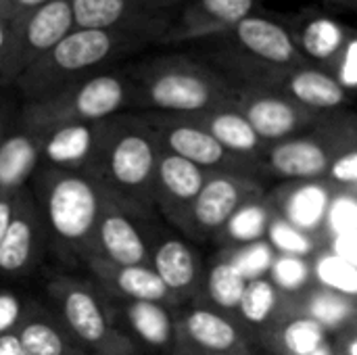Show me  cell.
Here are the masks:
<instances>
[{"instance_id": "d6986e66", "label": "cell", "mask_w": 357, "mask_h": 355, "mask_svg": "<svg viewBox=\"0 0 357 355\" xmlns=\"http://www.w3.org/2000/svg\"><path fill=\"white\" fill-rule=\"evenodd\" d=\"M134 218L132 211L117 201H111L96 226L92 247L86 255H96L119 266H151V247Z\"/></svg>"}, {"instance_id": "7a4b0ae2", "label": "cell", "mask_w": 357, "mask_h": 355, "mask_svg": "<svg viewBox=\"0 0 357 355\" xmlns=\"http://www.w3.org/2000/svg\"><path fill=\"white\" fill-rule=\"evenodd\" d=\"M132 107L142 113L197 115L234 103L236 88L209 63L188 54H161L126 69Z\"/></svg>"}, {"instance_id": "836d02e7", "label": "cell", "mask_w": 357, "mask_h": 355, "mask_svg": "<svg viewBox=\"0 0 357 355\" xmlns=\"http://www.w3.org/2000/svg\"><path fill=\"white\" fill-rule=\"evenodd\" d=\"M354 299L335 291H318L307 301V316L324 328H337L354 314Z\"/></svg>"}, {"instance_id": "bcb514c9", "label": "cell", "mask_w": 357, "mask_h": 355, "mask_svg": "<svg viewBox=\"0 0 357 355\" xmlns=\"http://www.w3.org/2000/svg\"><path fill=\"white\" fill-rule=\"evenodd\" d=\"M10 21L2 19L0 17V63H2V56H4V50H6V44H8V36H10Z\"/></svg>"}, {"instance_id": "f6af8a7d", "label": "cell", "mask_w": 357, "mask_h": 355, "mask_svg": "<svg viewBox=\"0 0 357 355\" xmlns=\"http://www.w3.org/2000/svg\"><path fill=\"white\" fill-rule=\"evenodd\" d=\"M13 113H15L13 103H10V100L0 92V138H2V134H4V130H6V126H8V121H10Z\"/></svg>"}, {"instance_id": "ac0fdd59", "label": "cell", "mask_w": 357, "mask_h": 355, "mask_svg": "<svg viewBox=\"0 0 357 355\" xmlns=\"http://www.w3.org/2000/svg\"><path fill=\"white\" fill-rule=\"evenodd\" d=\"M209 172L203 167L161 151L155 172V186H153V203L155 209L163 213L176 228L186 234L188 218L195 199L199 197L201 188L205 186Z\"/></svg>"}, {"instance_id": "b9f144b4", "label": "cell", "mask_w": 357, "mask_h": 355, "mask_svg": "<svg viewBox=\"0 0 357 355\" xmlns=\"http://www.w3.org/2000/svg\"><path fill=\"white\" fill-rule=\"evenodd\" d=\"M335 255L357 266V236H339L335 239Z\"/></svg>"}, {"instance_id": "5bb4252c", "label": "cell", "mask_w": 357, "mask_h": 355, "mask_svg": "<svg viewBox=\"0 0 357 355\" xmlns=\"http://www.w3.org/2000/svg\"><path fill=\"white\" fill-rule=\"evenodd\" d=\"M172 355H253L241 324L209 308L192 305L176 316V343Z\"/></svg>"}, {"instance_id": "4fadbf2b", "label": "cell", "mask_w": 357, "mask_h": 355, "mask_svg": "<svg viewBox=\"0 0 357 355\" xmlns=\"http://www.w3.org/2000/svg\"><path fill=\"white\" fill-rule=\"evenodd\" d=\"M259 197L261 188L249 176L209 172L205 186L192 203L186 234L195 239L220 234L243 205L259 201Z\"/></svg>"}, {"instance_id": "74e56055", "label": "cell", "mask_w": 357, "mask_h": 355, "mask_svg": "<svg viewBox=\"0 0 357 355\" xmlns=\"http://www.w3.org/2000/svg\"><path fill=\"white\" fill-rule=\"evenodd\" d=\"M324 226L335 239L357 236V197H354V195L335 197L331 201Z\"/></svg>"}, {"instance_id": "ee69618b", "label": "cell", "mask_w": 357, "mask_h": 355, "mask_svg": "<svg viewBox=\"0 0 357 355\" xmlns=\"http://www.w3.org/2000/svg\"><path fill=\"white\" fill-rule=\"evenodd\" d=\"M0 355H27L17 333H6L0 335Z\"/></svg>"}, {"instance_id": "2e32d148", "label": "cell", "mask_w": 357, "mask_h": 355, "mask_svg": "<svg viewBox=\"0 0 357 355\" xmlns=\"http://www.w3.org/2000/svg\"><path fill=\"white\" fill-rule=\"evenodd\" d=\"M48 241L40 207L29 188L15 199V211L0 243V276L19 278L33 270Z\"/></svg>"}, {"instance_id": "c3c4849f", "label": "cell", "mask_w": 357, "mask_h": 355, "mask_svg": "<svg viewBox=\"0 0 357 355\" xmlns=\"http://www.w3.org/2000/svg\"><path fill=\"white\" fill-rule=\"evenodd\" d=\"M349 355H357V339L351 343V347H349Z\"/></svg>"}, {"instance_id": "30bf717a", "label": "cell", "mask_w": 357, "mask_h": 355, "mask_svg": "<svg viewBox=\"0 0 357 355\" xmlns=\"http://www.w3.org/2000/svg\"><path fill=\"white\" fill-rule=\"evenodd\" d=\"M142 117L155 132L161 151L178 155V157L203 167L205 172H226V174L247 176L245 169L251 165V159H245V157H238V155H232L230 151H226L190 115L142 113Z\"/></svg>"}, {"instance_id": "277c9868", "label": "cell", "mask_w": 357, "mask_h": 355, "mask_svg": "<svg viewBox=\"0 0 357 355\" xmlns=\"http://www.w3.org/2000/svg\"><path fill=\"white\" fill-rule=\"evenodd\" d=\"M203 44H207L209 65L234 86L274 90L287 71L312 65L297 48L289 25L259 13Z\"/></svg>"}, {"instance_id": "ffe728a7", "label": "cell", "mask_w": 357, "mask_h": 355, "mask_svg": "<svg viewBox=\"0 0 357 355\" xmlns=\"http://www.w3.org/2000/svg\"><path fill=\"white\" fill-rule=\"evenodd\" d=\"M96 280V287L107 295L123 301H151L176 308V299L157 276L153 266H119L96 255L82 259Z\"/></svg>"}, {"instance_id": "7dc6e473", "label": "cell", "mask_w": 357, "mask_h": 355, "mask_svg": "<svg viewBox=\"0 0 357 355\" xmlns=\"http://www.w3.org/2000/svg\"><path fill=\"white\" fill-rule=\"evenodd\" d=\"M326 4H333V6H341V8H351L357 10V0H322Z\"/></svg>"}, {"instance_id": "d590c367", "label": "cell", "mask_w": 357, "mask_h": 355, "mask_svg": "<svg viewBox=\"0 0 357 355\" xmlns=\"http://www.w3.org/2000/svg\"><path fill=\"white\" fill-rule=\"evenodd\" d=\"M270 280L276 285L278 291L291 293V291H301L310 282L314 268L303 259V257H293V255H276L270 272Z\"/></svg>"}, {"instance_id": "f35d334b", "label": "cell", "mask_w": 357, "mask_h": 355, "mask_svg": "<svg viewBox=\"0 0 357 355\" xmlns=\"http://www.w3.org/2000/svg\"><path fill=\"white\" fill-rule=\"evenodd\" d=\"M25 310L27 303H23V299L17 293L0 291V335L15 333L25 316Z\"/></svg>"}, {"instance_id": "484cf974", "label": "cell", "mask_w": 357, "mask_h": 355, "mask_svg": "<svg viewBox=\"0 0 357 355\" xmlns=\"http://www.w3.org/2000/svg\"><path fill=\"white\" fill-rule=\"evenodd\" d=\"M331 201L333 195L326 184L318 180H303L280 188L274 195V203L268 207H274L278 211V218L310 234L326 224Z\"/></svg>"}, {"instance_id": "cb8c5ba5", "label": "cell", "mask_w": 357, "mask_h": 355, "mask_svg": "<svg viewBox=\"0 0 357 355\" xmlns=\"http://www.w3.org/2000/svg\"><path fill=\"white\" fill-rule=\"evenodd\" d=\"M274 90L316 113L341 111L349 103V88L337 75L316 65H303L287 71Z\"/></svg>"}, {"instance_id": "ab89813d", "label": "cell", "mask_w": 357, "mask_h": 355, "mask_svg": "<svg viewBox=\"0 0 357 355\" xmlns=\"http://www.w3.org/2000/svg\"><path fill=\"white\" fill-rule=\"evenodd\" d=\"M333 182L339 184H356L357 186V149L343 153L341 157H337L331 165L328 172Z\"/></svg>"}, {"instance_id": "9a60e30c", "label": "cell", "mask_w": 357, "mask_h": 355, "mask_svg": "<svg viewBox=\"0 0 357 355\" xmlns=\"http://www.w3.org/2000/svg\"><path fill=\"white\" fill-rule=\"evenodd\" d=\"M297 48L316 67L337 75L341 82L349 69L357 33L331 17L303 15L289 25Z\"/></svg>"}, {"instance_id": "d4e9b609", "label": "cell", "mask_w": 357, "mask_h": 355, "mask_svg": "<svg viewBox=\"0 0 357 355\" xmlns=\"http://www.w3.org/2000/svg\"><path fill=\"white\" fill-rule=\"evenodd\" d=\"M98 123H69L42 132L40 167L90 169L98 142Z\"/></svg>"}, {"instance_id": "e0dca14e", "label": "cell", "mask_w": 357, "mask_h": 355, "mask_svg": "<svg viewBox=\"0 0 357 355\" xmlns=\"http://www.w3.org/2000/svg\"><path fill=\"white\" fill-rule=\"evenodd\" d=\"M255 8L257 0H188L161 44H203L255 15Z\"/></svg>"}, {"instance_id": "52a82bcc", "label": "cell", "mask_w": 357, "mask_h": 355, "mask_svg": "<svg viewBox=\"0 0 357 355\" xmlns=\"http://www.w3.org/2000/svg\"><path fill=\"white\" fill-rule=\"evenodd\" d=\"M56 318L92 355H138L134 339L115 322L111 301L96 285L75 276H56L46 287Z\"/></svg>"}, {"instance_id": "603a6c76", "label": "cell", "mask_w": 357, "mask_h": 355, "mask_svg": "<svg viewBox=\"0 0 357 355\" xmlns=\"http://www.w3.org/2000/svg\"><path fill=\"white\" fill-rule=\"evenodd\" d=\"M151 266L163 280L176 303L195 299L203 291V270L192 247L174 236H165L151 247Z\"/></svg>"}, {"instance_id": "e575fe53", "label": "cell", "mask_w": 357, "mask_h": 355, "mask_svg": "<svg viewBox=\"0 0 357 355\" xmlns=\"http://www.w3.org/2000/svg\"><path fill=\"white\" fill-rule=\"evenodd\" d=\"M318 280L335 293L354 297L357 295V266L345 262L335 253H326L318 259L314 268Z\"/></svg>"}, {"instance_id": "83f0119b", "label": "cell", "mask_w": 357, "mask_h": 355, "mask_svg": "<svg viewBox=\"0 0 357 355\" xmlns=\"http://www.w3.org/2000/svg\"><path fill=\"white\" fill-rule=\"evenodd\" d=\"M201 128H205L226 151L245 159H257L266 153L268 144L255 134L247 117L236 109V105L218 107L205 113L190 115Z\"/></svg>"}, {"instance_id": "44dd1931", "label": "cell", "mask_w": 357, "mask_h": 355, "mask_svg": "<svg viewBox=\"0 0 357 355\" xmlns=\"http://www.w3.org/2000/svg\"><path fill=\"white\" fill-rule=\"evenodd\" d=\"M42 132L33 130L15 109L0 138V195L17 197L40 169Z\"/></svg>"}, {"instance_id": "7402d4cb", "label": "cell", "mask_w": 357, "mask_h": 355, "mask_svg": "<svg viewBox=\"0 0 357 355\" xmlns=\"http://www.w3.org/2000/svg\"><path fill=\"white\" fill-rule=\"evenodd\" d=\"M115 322L134 339L136 345L172 355L176 343V316L169 305L151 301H123L107 295Z\"/></svg>"}, {"instance_id": "8d00e7d4", "label": "cell", "mask_w": 357, "mask_h": 355, "mask_svg": "<svg viewBox=\"0 0 357 355\" xmlns=\"http://www.w3.org/2000/svg\"><path fill=\"white\" fill-rule=\"evenodd\" d=\"M247 280L266 276L276 259V251L270 247L268 241H257L251 245H245V249H241L236 255L228 257Z\"/></svg>"}, {"instance_id": "f1b7e54d", "label": "cell", "mask_w": 357, "mask_h": 355, "mask_svg": "<svg viewBox=\"0 0 357 355\" xmlns=\"http://www.w3.org/2000/svg\"><path fill=\"white\" fill-rule=\"evenodd\" d=\"M247 282L249 280L241 274V270L228 257H224L218 259L207 272L201 293H205L209 308L222 314H236Z\"/></svg>"}, {"instance_id": "ba28073f", "label": "cell", "mask_w": 357, "mask_h": 355, "mask_svg": "<svg viewBox=\"0 0 357 355\" xmlns=\"http://www.w3.org/2000/svg\"><path fill=\"white\" fill-rule=\"evenodd\" d=\"M354 149H357V115L333 111L322 113L307 132L270 144L264 159L274 176L303 182L328 176L333 161Z\"/></svg>"}, {"instance_id": "f546056e", "label": "cell", "mask_w": 357, "mask_h": 355, "mask_svg": "<svg viewBox=\"0 0 357 355\" xmlns=\"http://www.w3.org/2000/svg\"><path fill=\"white\" fill-rule=\"evenodd\" d=\"M270 339L278 355H314L326 343V328L310 316H299L278 322Z\"/></svg>"}, {"instance_id": "5b68a950", "label": "cell", "mask_w": 357, "mask_h": 355, "mask_svg": "<svg viewBox=\"0 0 357 355\" xmlns=\"http://www.w3.org/2000/svg\"><path fill=\"white\" fill-rule=\"evenodd\" d=\"M33 199L40 207L48 241L65 257H84L96 226L113 201L98 178L88 169L40 167L33 176Z\"/></svg>"}, {"instance_id": "4316f807", "label": "cell", "mask_w": 357, "mask_h": 355, "mask_svg": "<svg viewBox=\"0 0 357 355\" xmlns=\"http://www.w3.org/2000/svg\"><path fill=\"white\" fill-rule=\"evenodd\" d=\"M15 333L27 355H88L56 316L33 303H27Z\"/></svg>"}, {"instance_id": "681fc988", "label": "cell", "mask_w": 357, "mask_h": 355, "mask_svg": "<svg viewBox=\"0 0 357 355\" xmlns=\"http://www.w3.org/2000/svg\"><path fill=\"white\" fill-rule=\"evenodd\" d=\"M314 355H333V354H331V349H328V347H322L320 352H316Z\"/></svg>"}, {"instance_id": "7bdbcfd3", "label": "cell", "mask_w": 357, "mask_h": 355, "mask_svg": "<svg viewBox=\"0 0 357 355\" xmlns=\"http://www.w3.org/2000/svg\"><path fill=\"white\" fill-rule=\"evenodd\" d=\"M15 199L17 197H8V195H0V243L6 234V228L10 224L13 211H15Z\"/></svg>"}, {"instance_id": "d6a6232c", "label": "cell", "mask_w": 357, "mask_h": 355, "mask_svg": "<svg viewBox=\"0 0 357 355\" xmlns=\"http://www.w3.org/2000/svg\"><path fill=\"white\" fill-rule=\"evenodd\" d=\"M266 241L270 247L276 251V255H293V257H303L307 259L310 255L316 253V243L310 234L301 232L287 220L274 216L268 226Z\"/></svg>"}, {"instance_id": "8fae6325", "label": "cell", "mask_w": 357, "mask_h": 355, "mask_svg": "<svg viewBox=\"0 0 357 355\" xmlns=\"http://www.w3.org/2000/svg\"><path fill=\"white\" fill-rule=\"evenodd\" d=\"M188 0H73L77 27H121L161 44Z\"/></svg>"}, {"instance_id": "6da1fadb", "label": "cell", "mask_w": 357, "mask_h": 355, "mask_svg": "<svg viewBox=\"0 0 357 355\" xmlns=\"http://www.w3.org/2000/svg\"><path fill=\"white\" fill-rule=\"evenodd\" d=\"M161 146L142 113H119L100 121L90 169L121 207L138 218L155 209L153 186Z\"/></svg>"}, {"instance_id": "8992f818", "label": "cell", "mask_w": 357, "mask_h": 355, "mask_svg": "<svg viewBox=\"0 0 357 355\" xmlns=\"http://www.w3.org/2000/svg\"><path fill=\"white\" fill-rule=\"evenodd\" d=\"M132 107V84L126 69H109L73 82L38 100H25L19 117L38 132L69 126L98 123Z\"/></svg>"}, {"instance_id": "4dcf8cb0", "label": "cell", "mask_w": 357, "mask_h": 355, "mask_svg": "<svg viewBox=\"0 0 357 355\" xmlns=\"http://www.w3.org/2000/svg\"><path fill=\"white\" fill-rule=\"evenodd\" d=\"M282 303V291L268 276H259L247 282L241 305L236 310L241 322L247 326H268L272 320L278 322V312Z\"/></svg>"}, {"instance_id": "7c38bea8", "label": "cell", "mask_w": 357, "mask_h": 355, "mask_svg": "<svg viewBox=\"0 0 357 355\" xmlns=\"http://www.w3.org/2000/svg\"><path fill=\"white\" fill-rule=\"evenodd\" d=\"M236 109L247 117L255 134L268 142H282L287 138L307 132L322 113L310 111L278 90L257 86H234Z\"/></svg>"}, {"instance_id": "9c48e42d", "label": "cell", "mask_w": 357, "mask_h": 355, "mask_svg": "<svg viewBox=\"0 0 357 355\" xmlns=\"http://www.w3.org/2000/svg\"><path fill=\"white\" fill-rule=\"evenodd\" d=\"M75 27L73 0H52L10 25L0 63V86H13Z\"/></svg>"}, {"instance_id": "1f68e13d", "label": "cell", "mask_w": 357, "mask_h": 355, "mask_svg": "<svg viewBox=\"0 0 357 355\" xmlns=\"http://www.w3.org/2000/svg\"><path fill=\"white\" fill-rule=\"evenodd\" d=\"M270 220H272L270 207L266 203H261V201H251V203L243 205L228 220V224L222 228L220 234H224V239L228 243L251 245V243H257V241L266 239Z\"/></svg>"}, {"instance_id": "60d3db41", "label": "cell", "mask_w": 357, "mask_h": 355, "mask_svg": "<svg viewBox=\"0 0 357 355\" xmlns=\"http://www.w3.org/2000/svg\"><path fill=\"white\" fill-rule=\"evenodd\" d=\"M48 2H52V0H0V17L15 23L21 17L38 10L40 6H44Z\"/></svg>"}, {"instance_id": "3957f363", "label": "cell", "mask_w": 357, "mask_h": 355, "mask_svg": "<svg viewBox=\"0 0 357 355\" xmlns=\"http://www.w3.org/2000/svg\"><path fill=\"white\" fill-rule=\"evenodd\" d=\"M149 36L121 27H73L48 54L36 61L13 86L25 100H38L73 82L113 69L146 46Z\"/></svg>"}]
</instances>
